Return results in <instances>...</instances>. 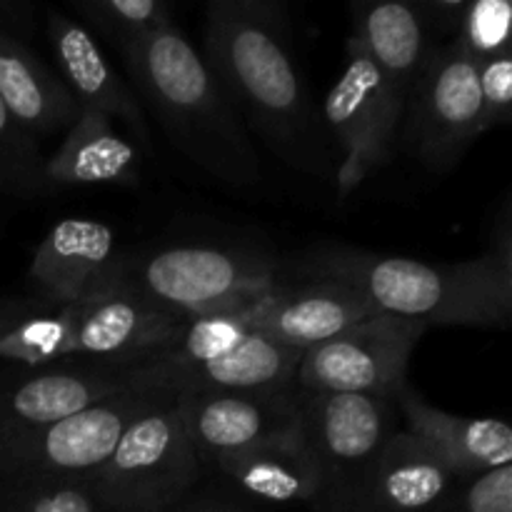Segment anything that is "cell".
I'll return each instance as SVG.
<instances>
[{
  "mask_svg": "<svg viewBox=\"0 0 512 512\" xmlns=\"http://www.w3.org/2000/svg\"><path fill=\"white\" fill-rule=\"evenodd\" d=\"M183 320L123 290L75 303L73 358L133 368L163 350Z\"/></svg>",
  "mask_w": 512,
  "mask_h": 512,
  "instance_id": "cell-17",
  "label": "cell"
},
{
  "mask_svg": "<svg viewBox=\"0 0 512 512\" xmlns=\"http://www.w3.org/2000/svg\"><path fill=\"white\" fill-rule=\"evenodd\" d=\"M158 393H120L45 423L0 448V478L90 475L118 445L123 430Z\"/></svg>",
  "mask_w": 512,
  "mask_h": 512,
  "instance_id": "cell-10",
  "label": "cell"
},
{
  "mask_svg": "<svg viewBox=\"0 0 512 512\" xmlns=\"http://www.w3.org/2000/svg\"><path fill=\"white\" fill-rule=\"evenodd\" d=\"M428 325L378 313L345 333L305 350L295 390L305 395H365L393 403L408 385L413 350Z\"/></svg>",
  "mask_w": 512,
  "mask_h": 512,
  "instance_id": "cell-8",
  "label": "cell"
},
{
  "mask_svg": "<svg viewBox=\"0 0 512 512\" xmlns=\"http://www.w3.org/2000/svg\"><path fill=\"white\" fill-rule=\"evenodd\" d=\"M375 68L410 95L433 53V33L415 3L385 0L358 5L353 33Z\"/></svg>",
  "mask_w": 512,
  "mask_h": 512,
  "instance_id": "cell-23",
  "label": "cell"
},
{
  "mask_svg": "<svg viewBox=\"0 0 512 512\" xmlns=\"http://www.w3.org/2000/svg\"><path fill=\"white\" fill-rule=\"evenodd\" d=\"M405 103L408 93L375 68L358 40L348 38L343 73L325 95V125L340 150L335 175L340 200L393 160Z\"/></svg>",
  "mask_w": 512,
  "mask_h": 512,
  "instance_id": "cell-7",
  "label": "cell"
},
{
  "mask_svg": "<svg viewBox=\"0 0 512 512\" xmlns=\"http://www.w3.org/2000/svg\"><path fill=\"white\" fill-rule=\"evenodd\" d=\"M168 512H253L248 505L235 500L233 495H225L220 490H195L180 505Z\"/></svg>",
  "mask_w": 512,
  "mask_h": 512,
  "instance_id": "cell-34",
  "label": "cell"
},
{
  "mask_svg": "<svg viewBox=\"0 0 512 512\" xmlns=\"http://www.w3.org/2000/svg\"><path fill=\"white\" fill-rule=\"evenodd\" d=\"M300 350L285 348L270 338L250 333L238 348L205 363L185 365L175 370L123 368V380L130 393H270L293 390Z\"/></svg>",
  "mask_w": 512,
  "mask_h": 512,
  "instance_id": "cell-14",
  "label": "cell"
},
{
  "mask_svg": "<svg viewBox=\"0 0 512 512\" xmlns=\"http://www.w3.org/2000/svg\"><path fill=\"white\" fill-rule=\"evenodd\" d=\"M433 512H512V465L458 480Z\"/></svg>",
  "mask_w": 512,
  "mask_h": 512,
  "instance_id": "cell-30",
  "label": "cell"
},
{
  "mask_svg": "<svg viewBox=\"0 0 512 512\" xmlns=\"http://www.w3.org/2000/svg\"><path fill=\"white\" fill-rule=\"evenodd\" d=\"M453 43L475 65L512 53V5L508 0H468Z\"/></svg>",
  "mask_w": 512,
  "mask_h": 512,
  "instance_id": "cell-29",
  "label": "cell"
},
{
  "mask_svg": "<svg viewBox=\"0 0 512 512\" xmlns=\"http://www.w3.org/2000/svg\"><path fill=\"white\" fill-rule=\"evenodd\" d=\"M0 512H113L88 475L0 478Z\"/></svg>",
  "mask_w": 512,
  "mask_h": 512,
  "instance_id": "cell-27",
  "label": "cell"
},
{
  "mask_svg": "<svg viewBox=\"0 0 512 512\" xmlns=\"http://www.w3.org/2000/svg\"><path fill=\"white\" fill-rule=\"evenodd\" d=\"M43 163L40 140L25 133L0 100V198H48L43 188Z\"/></svg>",
  "mask_w": 512,
  "mask_h": 512,
  "instance_id": "cell-28",
  "label": "cell"
},
{
  "mask_svg": "<svg viewBox=\"0 0 512 512\" xmlns=\"http://www.w3.org/2000/svg\"><path fill=\"white\" fill-rule=\"evenodd\" d=\"M303 438L318 473L313 512H353L388 440L398 433L395 403L365 395H305Z\"/></svg>",
  "mask_w": 512,
  "mask_h": 512,
  "instance_id": "cell-6",
  "label": "cell"
},
{
  "mask_svg": "<svg viewBox=\"0 0 512 512\" xmlns=\"http://www.w3.org/2000/svg\"><path fill=\"white\" fill-rule=\"evenodd\" d=\"M458 478L415 440L398 430L385 445L353 512H433Z\"/></svg>",
  "mask_w": 512,
  "mask_h": 512,
  "instance_id": "cell-21",
  "label": "cell"
},
{
  "mask_svg": "<svg viewBox=\"0 0 512 512\" xmlns=\"http://www.w3.org/2000/svg\"><path fill=\"white\" fill-rule=\"evenodd\" d=\"M73 10L83 20L80 25L108 40L120 55L175 25L165 0H73Z\"/></svg>",
  "mask_w": 512,
  "mask_h": 512,
  "instance_id": "cell-26",
  "label": "cell"
},
{
  "mask_svg": "<svg viewBox=\"0 0 512 512\" xmlns=\"http://www.w3.org/2000/svg\"><path fill=\"white\" fill-rule=\"evenodd\" d=\"M380 310L358 290L328 280L283 283L248 305L253 333L305 353Z\"/></svg>",
  "mask_w": 512,
  "mask_h": 512,
  "instance_id": "cell-15",
  "label": "cell"
},
{
  "mask_svg": "<svg viewBox=\"0 0 512 512\" xmlns=\"http://www.w3.org/2000/svg\"><path fill=\"white\" fill-rule=\"evenodd\" d=\"M283 283H290L283 260L223 245L123 253L118 270V290L178 318L248 308Z\"/></svg>",
  "mask_w": 512,
  "mask_h": 512,
  "instance_id": "cell-4",
  "label": "cell"
},
{
  "mask_svg": "<svg viewBox=\"0 0 512 512\" xmlns=\"http://www.w3.org/2000/svg\"><path fill=\"white\" fill-rule=\"evenodd\" d=\"M205 63L240 118L283 163L335 183L340 150L300 75L288 5L280 0L205 5Z\"/></svg>",
  "mask_w": 512,
  "mask_h": 512,
  "instance_id": "cell-1",
  "label": "cell"
},
{
  "mask_svg": "<svg viewBox=\"0 0 512 512\" xmlns=\"http://www.w3.org/2000/svg\"><path fill=\"white\" fill-rule=\"evenodd\" d=\"M130 393L118 365L68 360L53 365L0 363V448L45 423L113 395Z\"/></svg>",
  "mask_w": 512,
  "mask_h": 512,
  "instance_id": "cell-11",
  "label": "cell"
},
{
  "mask_svg": "<svg viewBox=\"0 0 512 512\" xmlns=\"http://www.w3.org/2000/svg\"><path fill=\"white\" fill-rule=\"evenodd\" d=\"M35 3L30 0H0V33L23 40L35 28Z\"/></svg>",
  "mask_w": 512,
  "mask_h": 512,
  "instance_id": "cell-33",
  "label": "cell"
},
{
  "mask_svg": "<svg viewBox=\"0 0 512 512\" xmlns=\"http://www.w3.org/2000/svg\"><path fill=\"white\" fill-rule=\"evenodd\" d=\"M328 280L358 290L380 313L423 325L508 328L512 318V215L500 208L490 248L473 260L425 263L330 245L293 260L288 280Z\"/></svg>",
  "mask_w": 512,
  "mask_h": 512,
  "instance_id": "cell-2",
  "label": "cell"
},
{
  "mask_svg": "<svg viewBox=\"0 0 512 512\" xmlns=\"http://www.w3.org/2000/svg\"><path fill=\"white\" fill-rule=\"evenodd\" d=\"M480 133L505 125L512 115V53L478 63Z\"/></svg>",
  "mask_w": 512,
  "mask_h": 512,
  "instance_id": "cell-31",
  "label": "cell"
},
{
  "mask_svg": "<svg viewBox=\"0 0 512 512\" xmlns=\"http://www.w3.org/2000/svg\"><path fill=\"white\" fill-rule=\"evenodd\" d=\"M203 470L178 395L158 393L88 478L113 512H168L200 488Z\"/></svg>",
  "mask_w": 512,
  "mask_h": 512,
  "instance_id": "cell-5",
  "label": "cell"
},
{
  "mask_svg": "<svg viewBox=\"0 0 512 512\" xmlns=\"http://www.w3.org/2000/svg\"><path fill=\"white\" fill-rule=\"evenodd\" d=\"M405 428L458 480L512 465V430L500 418H463L433 408L413 385L395 395Z\"/></svg>",
  "mask_w": 512,
  "mask_h": 512,
  "instance_id": "cell-18",
  "label": "cell"
},
{
  "mask_svg": "<svg viewBox=\"0 0 512 512\" xmlns=\"http://www.w3.org/2000/svg\"><path fill=\"white\" fill-rule=\"evenodd\" d=\"M465 3H468V0H418L415 8L423 15L430 33H443L453 35L455 38L460 18H463Z\"/></svg>",
  "mask_w": 512,
  "mask_h": 512,
  "instance_id": "cell-32",
  "label": "cell"
},
{
  "mask_svg": "<svg viewBox=\"0 0 512 512\" xmlns=\"http://www.w3.org/2000/svg\"><path fill=\"white\" fill-rule=\"evenodd\" d=\"M45 33L60 70L58 78L63 80L78 108L118 120L143 148H150V128L143 105L130 85L115 73L95 35L80 25V20L60 13L58 8L45 10Z\"/></svg>",
  "mask_w": 512,
  "mask_h": 512,
  "instance_id": "cell-16",
  "label": "cell"
},
{
  "mask_svg": "<svg viewBox=\"0 0 512 512\" xmlns=\"http://www.w3.org/2000/svg\"><path fill=\"white\" fill-rule=\"evenodd\" d=\"M185 433L203 468L220 458L303 433L298 390L178 395Z\"/></svg>",
  "mask_w": 512,
  "mask_h": 512,
  "instance_id": "cell-12",
  "label": "cell"
},
{
  "mask_svg": "<svg viewBox=\"0 0 512 512\" xmlns=\"http://www.w3.org/2000/svg\"><path fill=\"white\" fill-rule=\"evenodd\" d=\"M143 173L138 145L115 130L113 120L95 110H78L60 148L43 163L45 195L85 185L135 188Z\"/></svg>",
  "mask_w": 512,
  "mask_h": 512,
  "instance_id": "cell-19",
  "label": "cell"
},
{
  "mask_svg": "<svg viewBox=\"0 0 512 512\" xmlns=\"http://www.w3.org/2000/svg\"><path fill=\"white\" fill-rule=\"evenodd\" d=\"M73 328L75 303L5 295L0 298V363L38 368L75 360Z\"/></svg>",
  "mask_w": 512,
  "mask_h": 512,
  "instance_id": "cell-24",
  "label": "cell"
},
{
  "mask_svg": "<svg viewBox=\"0 0 512 512\" xmlns=\"http://www.w3.org/2000/svg\"><path fill=\"white\" fill-rule=\"evenodd\" d=\"M120 58L163 133L195 168L233 188L260 183V160L245 123L178 23Z\"/></svg>",
  "mask_w": 512,
  "mask_h": 512,
  "instance_id": "cell-3",
  "label": "cell"
},
{
  "mask_svg": "<svg viewBox=\"0 0 512 512\" xmlns=\"http://www.w3.org/2000/svg\"><path fill=\"white\" fill-rule=\"evenodd\" d=\"M0 100L35 140L68 130L80 110L63 80L8 33H0Z\"/></svg>",
  "mask_w": 512,
  "mask_h": 512,
  "instance_id": "cell-22",
  "label": "cell"
},
{
  "mask_svg": "<svg viewBox=\"0 0 512 512\" xmlns=\"http://www.w3.org/2000/svg\"><path fill=\"white\" fill-rule=\"evenodd\" d=\"M480 135L478 65L453 40L435 45L408 95L398 143L428 170L448 173Z\"/></svg>",
  "mask_w": 512,
  "mask_h": 512,
  "instance_id": "cell-9",
  "label": "cell"
},
{
  "mask_svg": "<svg viewBox=\"0 0 512 512\" xmlns=\"http://www.w3.org/2000/svg\"><path fill=\"white\" fill-rule=\"evenodd\" d=\"M210 470L223 475L235 493L265 505L313 510L318 500V473L303 433L240 450Z\"/></svg>",
  "mask_w": 512,
  "mask_h": 512,
  "instance_id": "cell-20",
  "label": "cell"
},
{
  "mask_svg": "<svg viewBox=\"0 0 512 512\" xmlns=\"http://www.w3.org/2000/svg\"><path fill=\"white\" fill-rule=\"evenodd\" d=\"M250 333L253 330L248 325V308L195 315V318L183 320V325L175 330V335L163 350H158L133 368L160 373V370L205 363V360H215L238 348Z\"/></svg>",
  "mask_w": 512,
  "mask_h": 512,
  "instance_id": "cell-25",
  "label": "cell"
},
{
  "mask_svg": "<svg viewBox=\"0 0 512 512\" xmlns=\"http://www.w3.org/2000/svg\"><path fill=\"white\" fill-rule=\"evenodd\" d=\"M115 233L100 220L65 218L48 230L28 268L30 295L73 305L118 290Z\"/></svg>",
  "mask_w": 512,
  "mask_h": 512,
  "instance_id": "cell-13",
  "label": "cell"
}]
</instances>
